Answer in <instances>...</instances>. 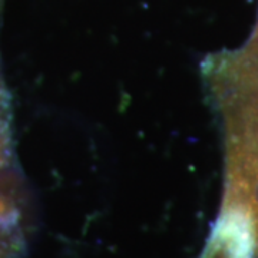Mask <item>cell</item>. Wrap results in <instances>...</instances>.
I'll use <instances>...</instances> for the list:
<instances>
[{
	"mask_svg": "<svg viewBox=\"0 0 258 258\" xmlns=\"http://www.w3.org/2000/svg\"><path fill=\"white\" fill-rule=\"evenodd\" d=\"M203 78L224 134L222 203L242 205L258 238V50L245 45L214 53L204 60Z\"/></svg>",
	"mask_w": 258,
	"mask_h": 258,
	"instance_id": "cell-1",
	"label": "cell"
},
{
	"mask_svg": "<svg viewBox=\"0 0 258 258\" xmlns=\"http://www.w3.org/2000/svg\"><path fill=\"white\" fill-rule=\"evenodd\" d=\"M200 258H258L255 225L242 205L222 203L218 220Z\"/></svg>",
	"mask_w": 258,
	"mask_h": 258,
	"instance_id": "cell-2",
	"label": "cell"
},
{
	"mask_svg": "<svg viewBox=\"0 0 258 258\" xmlns=\"http://www.w3.org/2000/svg\"><path fill=\"white\" fill-rule=\"evenodd\" d=\"M6 111H10L9 93L6 92L5 86L2 85V81H0V112Z\"/></svg>",
	"mask_w": 258,
	"mask_h": 258,
	"instance_id": "cell-3",
	"label": "cell"
},
{
	"mask_svg": "<svg viewBox=\"0 0 258 258\" xmlns=\"http://www.w3.org/2000/svg\"><path fill=\"white\" fill-rule=\"evenodd\" d=\"M248 45L249 46L258 49V20H257V25H255V29H254V33L251 35V39L248 40Z\"/></svg>",
	"mask_w": 258,
	"mask_h": 258,
	"instance_id": "cell-4",
	"label": "cell"
},
{
	"mask_svg": "<svg viewBox=\"0 0 258 258\" xmlns=\"http://www.w3.org/2000/svg\"><path fill=\"white\" fill-rule=\"evenodd\" d=\"M0 3H2V0H0Z\"/></svg>",
	"mask_w": 258,
	"mask_h": 258,
	"instance_id": "cell-5",
	"label": "cell"
}]
</instances>
